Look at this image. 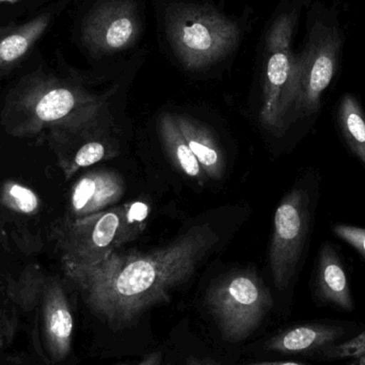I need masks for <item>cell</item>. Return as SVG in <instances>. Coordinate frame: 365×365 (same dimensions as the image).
Masks as SVG:
<instances>
[{"mask_svg":"<svg viewBox=\"0 0 365 365\" xmlns=\"http://www.w3.org/2000/svg\"><path fill=\"white\" fill-rule=\"evenodd\" d=\"M311 0H291L272 19L265 38L262 124L274 134L287 130L296 101V64L293 51L302 11Z\"/></svg>","mask_w":365,"mask_h":365,"instance_id":"5","label":"cell"},{"mask_svg":"<svg viewBox=\"0 0 365 365\" xmlns=\"http://www.w3.org/2000/svg\"><path fill=\"white\" fill-rule=\"evenodd\" d=\"M338 120L347 145L365 167V117L355 96H343L338 109Z\"/></svg>","mask_w":365,"mask_h":365,"instance_id":"17","label":"cell"},{"mask_svg":"<svg viewBox=\"0 0 365 365\" xmlns=\"http://www.w3.org/2000/svg\"><path fill=\"white\" fill-rule=\"evenodd\" d=\"M205 306L223 340L240 343L262 325L274 307V299L257 272L235 270L210 284Z\"/></svg>","mask_w":365,"mask_h":365,"instance_id":"7","label":"cell"},{"mask_svg":"<svg viewBox=\"0 0 365 365\" xmlns=\"http://www.w3.org/2000/svg\"><path fill=\"white\" fill-rule=\"evenodd\" d=\"M51 13H43L27 23L0 27V73L19 64L46 31Z\"/></svg>","mask_w":365,"mask_h":365,"instance_id":"15","label":"cell"},{"mask_svg":"<svg viewBox=\"0 0 365 365\" xmlns=\"http://www.w3.org/2000/svg\"><path fill=\"white\" fill-rule=\"evenodd\" d=\"M242 365H309L304 364H299V362H293V361H274V362H255V364H242Z\"/></svg>","mask_w":365,"mask_h":365,"instance_id":"24","label":"cell"},{"mask_svg":"<svg viewBox=\"0 0 365 365\" xmlns=\"http://www.w3.org/2000/svg\"><path fill=\"white\" fill-rule=\"evenodd\" d=\"M149 212L147 204L130 202L81 218H66L53 232L61 262L90 265L119 251L140 237Z\"/></svg>","mask_w":365,"mask_h":365,"instance_id":"3","label":"cell"},{"mask_svg":"<svg viewBox=\"0 0 365 365\" xmlns=\"http://www.w3.org/2000/svg\"><path fill=\"white\" fill-rule=\"evenodd\" d=\"M346 328L327 322L300 324L283 330L266 343L267 351L287 355H310L317 357L321 351L342 340Z\"/></svg>","mask_w":365,"mask_h":365,"instance_id":"12","label":"cell"},{"mask_svg":"<svg viewBox=\"0 0 365 365\" xmlns=\"http://www.w3.org/2000/svg\"><path fill=\"white\" fill-rule=\"evenodd\" d=\"M104 101L76 83L44 73L28 75L9 96L8 130L36 134L43 128L83 133L98 125Z\"/></svg>","mask_w":365,"mask_h":365,"instance_id":"2","label":"cell"},{"mask_svg":"<svg viewBox=\"0 0 365 365\" xmlns=\"http://www.w3.org/2000/svg\"><path fill=\"white\" fill-rule=\"evenodd\" d=\"M123 178L111 170L86 173L71 190L68 218H81L115 206L125 195Z\"/></svg>","mask_w":365,"mask_h":365,"instance_id":"11","label":"cell"},{"mask_svg":"<svg viewBox=\"0 0 365 365\" xmlns=\"http://www.w3.org/2000/svg\"><path fill=\"white\" fill-rule=\"evenodd\" d=\"M141 28L135 0H101L83 19L81 42L93 55H111L132 47Z\"/></svg>","mask_w":365,"mask_h":365,"instance_id":"9","label":"cell"},{"mask_svg":"<svg viewBox=\"0 0 365 365\" xmlns=\"http://www.w3.org/2000/svg\"><path fill=\"white\" fill-rule=\"evenodd\" d=\"M165 29L175 57L190 71L203 70L227 58L242 36L235 21L205 4L169 6Z\"/></svg>","mask_w":365,"mask_h":365,"instance_id":"6","label":"cell"},{"mask_svg":"<svg viewBox=\"0 0 365 365\" xmlns=\"http://www.w3.org/2000/svg\"><path fill=\"white\" fill-rule=\"evenodd\" d=\"M334 233L365 257V229L349 225H336Z\"/></svg>","mask_w":365,"mask_h":365,"instance_id":"21","label":"cell"},{"mask_svg":"<svg viewBox=\"0 0 365 365\" xmlns=\"http://www.w3.org/2000/svg\"><path fill=\"white\" fill-rule=\"evenodd\" d=\"M317 287V293L323 302L347 312L355 308L346 270L330 244L323 245L319 250Z\"/></svg>","mask_w":365,"mask_h":365,"instance_id":"13","label":"cell"},{"mask_svg":"<svg viewBox=\"0 0 365 365\" xmlns=\"http://www.w3.org/2000/svg\"><path fill=\"white\" fill-rule=\"evenodd\" d=\"M1 202L9 208L21 214L31 215L40 208V197L29 187L17 182H4L1 190Z\"/></svg>","mask_w":365,"mask_h":365,"instance_id":"19","label":"cell"},{"mask_svg":"<svg viewBox=\"0 0 365 365\" xmlns=\"http://www.w3.org/2000/svg\"><path fill=\"white\" fill-rule=\"evenodd\" d=\"M347 365H365V354L358 356L357 358H354L351 359V364Z\"/></svg>","mask_w":365,"mask_h":365,"instance_id":"25","label":"cell"},{"mask_svg":"<svg viewBox=\"0 0 365 365\" xmlns=\"http://www.w3.org/2000/svg\"><path fill=\"white\" fill-rule=\"evenodd\" d=\"M19 1V0H0V4H15V2Z\"/></svg>","mask_w":365,"mask_h":365,"instance_id":"26","label":"cell"},{"mask_svg":"<svg viewBox=\"0 0 365 365\" xmlns=\"http://www.w3.org/2000/svg\"><path fill=\"white\" fill-rule=\"evenodd\" d=\"M365 354V331L343 342L336 343L317 356L319 359H354Z\"/></svg>","mask_w":365,"mask_h":365,"instance_id":"20","label":"cell"},{"mask_svg":"<svg viewBox=\"0 0 365 365\" xmlns=\"http://www.w3.org/2000/svg\"><path fill=\"white\" fill-rule=\"evenodd\" d=\"M218 240L210 225H195L162 248L115 251L90 265L62 262V269L90 312L113 331H123L170 302Z\"/></svg>","mask_w":365,"mask_h":365,"instance_id":"1","label":"cell"},{"mask_svg":"<svg viewBox=\"0 0 365 365\" xmlns=\"http://www.w3.org/2000/svg\"><path fill=\"white\" fill-rule=\"evenodd\" d=\"M186 365H221L210 359H201L197 357H188L186 360Z\"/></svg>","mask_w":365,"mask_h":365,"instance_id":"23","label":"cell"},{"mask_svg":"<svg viewBox=\"0 0 365 365\" xmlns=\"http://www.w3.org/2000/svg\"><path fill=\"white\" fill-rule=\"evenodd\" d=\"M344 45L345 32L338 9L322 1L311 4L304 43L299 53H295L296 117L319 110L322 96L340 66Z\"/></svg>","mask_w":365,"mask_h":365,"instance_id":"4","label":"cell"},{"mask_svg":"<svg viewBox=\"0 0 365 365\" xmlns=\"http://www.w3.org/2000/svg\"><path fill=\"white\" fill-rule=\"evenodd\" d=\"M118 153H119V147L117 141L111 137L100 135L79 145L70 158H63L61 160V167L66 179H70L81 169L87 168L103 160L115 158Z\"/></svg>","mask_w":365,"mask_h":365,"instance_id":"18","label":"cell"},{"mask_svg":"<svg viewBox=\"0 0 365 365\" xmlns=\"http://www.w3.org/2000/svg\"><path fill=\"white\" fill-rule=\"evenodd\" d=\"M310 225V197L304 189H293L277 207L269 250V264L279 291L289 287L295 276Z\"/></svg>","mask_w":365,"mask_h":365,"instance_id":"8","label":"cell"},{"mask_svg":"<svg viewBox=\"0 0 365 365\" xmlns=\"http://www.w3.org/2000/svg\"><path fill=\"white\" fill-rule=\"evenodd\" d=\"M42 317L47 351L55 361H62L72 349L74 319L66 291L56 279L43 287Z\"/></svg>","mask_w":365,"mask_h":365,"instance_id":"10","label":"cell"},{"mask_svg":"<svg viewBox=\"0 0 365 365\" xmlns=\"http://www.w3.org/2000/svg\"><path fill=\"white\" fill-rule=\"evenodd\" d=\"M158 126L160 140L173 166L200 186H204L208 181L207 175L182 137L175 122V115L162 113L158 118Z\"/></svg>","mask_w":365,"mask_h":365,"instance_id":"16","label":"cell"},{"mask_svg":"<svg viewBox=\"0 0 365 365\" xmlns=\"http://www.w3.org/2000/svg\"><path fill=\"white\" fill-rule=\"evenodd\" d=\"M178 128L201 165L208 179L218 181L225 175V158L212 133L201 122L188 115H175Z\"/></svg>","mask_w":365,"mask_h":365,"instance_id":"14","label":"cell"},{"mask_svg":"<svg viewBox=\"0 0 365 365\" xmlns=\"http://www.w3.org/2000/svg\"><path fill=\"white\" fill-rule=\"evenodd\" d=\"M119 365H138V364H119Z\"/></svg>","mask_w":365,"mask_h":365,"instance_id":"27","label":"cell"},{"mask_svg":"<svg viewBox=\"0 0 365 365\" xmlns=\"http://www.w3.org/2000/svg\"><path fill=\"white\" fill-rule=\"evenodd\" d=\"M168 365H173V364H168Z\"/></svg>","mask_w":365,"mask_h":365,"instance_id":"28","label":"cell"},{"mask_svg":"<svg viewBox=\"0 0 365 365\" xmlns=\"http://www.w3.org/2000/svg\"><path fill=\"white\" fill-rule=\"evenodd\" d=\"M163 354L160 351L150 354L138 365H162Z\"/></svg>","mask_w":365,"mask_h":365,"instance_id":"22","label":"cell"}]
</instances>
